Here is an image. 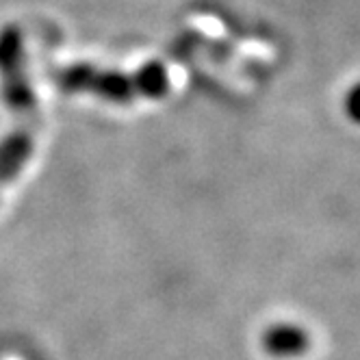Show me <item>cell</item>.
Returning <instances> with one entry per match:
<instances>
[{
	"instance_id": "6da1fadb",
	"label": "cell",
	"mask_w": 360,
	"mask_h": 360,
	"mask_svg": "<svg viewBox=\"0 0 360 360\" xmlns=\"http://www.w3.org/2000/svg\"><path fill=\"white\" fill-rule=\"evenodd\" d=\"M57 85L63 94H91L109 105L126 107L137 98L133 76L124 70L98 68L87 61L70 63L57 72Z\"/></svg>"
},
{
	"instance_id": "7a4b0ae2",
	"label": "cell",
	"mask_w": 360,
	"mask_h": 360,
	"mask_svg": "<svg viewBox=\"0 0 360 360\" xmlns=\"http://www.w3.org/2000/svg\"><path fill=\"white\" fill-rule=\"evenodd\" d=\"M0 96L9 111L24 113L35 107V87L27 72L24 35L15 24L0 29Z\"/></svg>"
},
{
	"instance_id": "3957f363",
	"label": "cell",
	"mask_w": 360,
	"mask_h": 360,
	"mask_svg": "<svg viewBox=\"0 0 360 360\" xmlns=\"http://www.w3.org/2000/svg\"><path fill=\"white\" fill-rule=\"evenodd\" d=\"M261 343H263V349L274 358H280V360L300 358L311 347V334L300 323L278 321L265 328Z\"/></svg>"
},
{
	"instance_id": "277c9868",
	"label": "cell",
	"mask_w": 360,
	"mask_h": 360,
	"mask_svg": "<svg viewBox=\"0 0 360 360\" xmlns=\"http://www.w3.org/2000/svg\"><path fill=\"white\" fill-rule=\"evenodd\" d=\"M35 152V139L29 131H15L0 137V185L13 183L22 174V169L29 165Z\"/></svg>"
},
{
	"instance_id": "5b68a950",
	"label": "cell",
	"mask_w": 360,
	"mask_h": 360,
	"mask_svg": "<svg viewBox=\"0 0 360 360\" xmlns=\"http://www.w3.org/2000/svg\"><path fill=\"white\" fill-rule=\"evenodd\" d=\"M131 76H133V83H135L137 98L163 100L172 91L169 72H167L165 63L159 59L143 61Z\"/></svg>"
}]
</instances>
